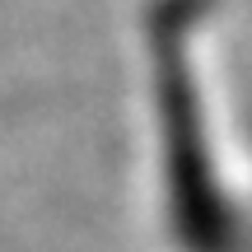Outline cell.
Returning a JSON list of instances; mask_svg holds the SVG:
<instances>
[{"instance_id": "obj_1", "label": "cell", "mask_w": 252, "mask_h": 252, "mask_svg": "<svg viewBox=\"0 0 252 252\" xmlns=\"http://www.w3.org/2000/svg\"><path fill=\"white\" fill-rule=\"evenodd\" d=\"M201 0H159L145 47L154 56L159 206L173 252H252V215L229 178L220 122L201 80Z\"/></svg>"}]
</instances>
